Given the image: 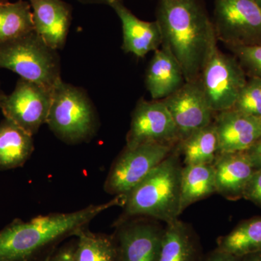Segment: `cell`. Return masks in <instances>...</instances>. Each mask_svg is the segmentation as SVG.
<instances>
[{"label":"cell","mask_w":261,"mask_h":261,"mask_svg":"<svg viewBox=\"0 0 261 261\" xmlns=\"http://www.w3.org/2000/svg\"><path fill=\"white\" fill-rule=\"evenodd\" d=\"M156 20L167 48L181 66L187 82L200 79L217 47L214 22L200 0H159Z\"/></svg>","instance_id":"obj_1"},{"label":"cell","mask_w":261,"mask_h":261,"mask_svg":"<svg viewBox=\"0 0 261 261\" xmlns=\"http://www.w3.org/2000/svg\"><path fill=\"white\" fill-rule=\"evenodd\" d=\"M126 195L106 203L70 213L38 216L28 221L15 219L0 230V261H34L43 251L65 238L76 236L92 220L113 206L124 205Z\"/></svg>","instance_id":"obj_2"},{"label":"cell","mask_w":261,"mask_h":261,"mask_svg":"<svg viewBox=\"0 0 261 261\" xmlns=\"http://www.w3.org/2000/svg\"><path fill=\"white\" fill-rule=\"evenodd\" d=\"M182 168L170 154L126 195L124 211L116 226L136 216H149L166 224L180 216Z\"/></svg>","instance_id":"obj_3"},{"label":"cell","mask_w":261,"mask_h":261,"mask_svg":"<svg viewBox=\"0 0 261 261\" xmlns=\"http://www.w3.org/2000/svg\"><path fill=\"white\" fill-rule=\"evenodd\" d=\"M0 69H8L23 80L53 90L61 79L58 50L33 31L0 43Z\"/></svg>","instance_id":"obj_4"},{"label":"cell","mask_w":261,"mask_h":261,"mask_svg":"<svg viewBox=\"0 0 261 261\" xmlns=\"http://www.w3.org/2000/svg\"><path fill=\"white\" fill-rule=\"evenodd\" d=\"M46 123L65 143L79 144L92 139L97 132L98 118L85 91L62 80L53 89Z\"/></svg>","instance_id":"obj_5"},{"label":"cell","mask_w":261,"mask_h":261,"mask_svg":"<svg viewBox=\"0 0 261 261\" xmlns=\"http://www.w3.org/2000/svg\"><path fill=\"white\" fill-rule=\"evenodd\" d=\"M247 74L234 56L216 47L201 72V87L214 112L231 109L247 83Z\"/></svg>","instance_id":"obj_6"},{"label":"cell","mask_w":261,"mask_h":261,"mask_svg":"<svg viewBox=\"0 0 261 261\" xmlns=\"http://www.w3.org/2000/svg\"><path fill=\"white\" fill-rule=\"evenodd\" d=\"M213 22L227 47L261 42V8L252 0H214Z\"/></svg>","instance_id":"obj_7"},{"label":"cell","mask_w":261,"mask_h":261,"mask_svg":"<svg viewBox=\"0 0 261 261\" xmlns=\"http://www.w3.org/2000/svg\"><path fill=\"white\" fill-rule=\"evenodd\" d=\"M173 145L149 143L125 148L111 166L105 191L126 195L172 152Z\"/></svg>","instance_id":"obj_8"},{"label":"cell","mask_w":261,"mask_h":261,"mask_svg":"<svg viewBox=\"0 0 261 261\" xmlns=\"http://www.w3.org/2000/svg\"><path fill=\"white\" fill-rule=\"evenodd\" d=\"M53 92L51 89L20 78L12 93L3 95L0 110L5 118L34 137L41 126L47 123Z\"/></svg>","instance_id":"obj_9"},{"label":"cell","mask_w":261,"mask_h":261,"mask_svg":"<svg viewBox=\"0 0 261 261\" xmlns=\"http://www.w3.org/2000/svg\"><path fill=\"white\" fill-rule=\"evenodd\" d=\"M176 142H179L177 128L163 101L140 99L132 113L126 147L149 143L173 145Z\"/></svg>","instance_id":"obj_10"},{"label":"cell","mask_w":261,"mask_h":261,"mask_svg":"<svg viewBox=\"0 0 261 261\" xmlns=\"http://www.w3.org/2000/svg\"><path fill=\"white\" fill-rule=\"evenodd\" d=\"M161 100L172 117L178 130L179 142L213 123L214 112L199 80L185 82L176 92Z\"/></svg>","instance_id":"obj_11"},{"label":"cell","mask_w":261,"mask_h":261,"mask_svg":"<svg viewBox=\"0 0 261 261\" xmlns=\"http://www.w3.org/2000/svg\"><path fill=\"white\" fill-rule=\"evenodd\" d=\"M214 123L219 154L245 152L261 137L259 119L233 108L218 113Z\"/></svg>","instance_id":"obj_12"},{"label":"cell","mask_w":261,"mask_h":261,"mask_svg":"<svg viewBox=\"0 0 261 261\" xmlns=\"http://www.w3.org/2000/svg\"><path fill=\"white\" fill-rule=\"evenodd\" d=\"M29 1L34 32L53 49H63L71 23V7L63 0Z\"/></svg>","instance_id":"obj_13"},{"label":"cell","mask_w":261,"mask_h":261,"mask_svg":"<svg viewBox=\"0 0 261 261\" xmlns=\"http://www.w3.org/2000/svg\"><path fill=\"white\" fill-rule=\"evenodd\" d=\"M117 243L121 261L159 260L163 230L144 221L118 225Z\"/></svg>","instance_id":"obj_14"},{"label":"cell","mask_w":261,"mask_h":261,"mask_svg":"<svg viewBox=\"0 0 261 261\" xmlns=\"http://www.w3.org/2000/svg\"><path fill=\"white\" fill-rule=\"evenodd\" d=\"M109 6L121 20L123 29L122 49L125 53L143 58L149 51L157 50L162 45V33L157 20L145 21L137 18L123 0H113Z\"/></svg>","instance_id":"obj_15"},{"label":"cell","mask_w":261,"mask_h":261,"mask_svg":"<svg viewBox=\"0 0 261 261\" xmlns=\"http://www.w3.org/2000/svg\"><path fill=\"white\" fill-rule=\"evenodd\" d=\"M213 166L216 192L231 200L243 197L247 183L256 171L246 152L219 154Z\"/></svg>","instance_id":"obj_16"},{"label":"cell","mask_w":261,"mask_h":261,"mask_svg":"<svg viewBox=\"0 0 261 261\" xmlns=\"http://www.w3.org/2000/svg\"><path fill=\"white\" fill-rule=\"evenodd\" d=\"M186 82L177 61L167 48L154 51L146 71L145 84L153 100L169 97Z\"/></svg>","instance_id":"obj_17"},{"label":"cell","mask_w":261,"mask_h":261,"mask_svg":"<svg viewBox=\"0 0 261 261\" xmlns=\"http://www.w3.org/2000/svg\"><path fill=\"white\" fill-rule=\"evenodd\" d=\"M34 151L33 136L13 121L5 118L0 123V170L22 167Z\"/></svg>","instance_id":"obj_18"},{"label":"cell","mask_w":261,"mask_h":261,"mask_svg":"<svg viewBox=\"0 0 261 261\" xmlns=\"http://www.w3.org/2000/svg\"><path fill=\"white\" fill-rule=\"evenodd\" d=\"M158 261H200V248L191 228L178 219L163 229Z\"/></svg>","instance_id":"obj_19"},{"label":"cell","mask_w":261,"mask_h":261,"mask_svg":"<svg viewBox=\"0 0 261 261\" xmlns=\"http://www.w3.org/2000/svg\"><path fill=\"white\" fill-rule=\"evenodd\" d=\"M216 192L213 164L189 165L182 168L180 214L187 207Z\"/></svg>","instance_id":"obj_20"},{"label":"cell","mask_w":261,"mask_h":261,"mask_svg":"<svg viewBox=\"0 0 261 261\" xmlns=\"http://www.w3.org/2000/svg\"><path fill=\"white\" fill-rule=\"evenodd\" d=\"M179 148L185 166L213 164L219 154L217 132L214 122L180 141Z\"/></svg>","instance_id":"obj_21"},{"label":"cell","mask_w":261,"mask_h":261,"mask_svg":"<svg viewBox=\"0 0 261 261\" xmlns=\"http://www.w3.org/2000/svg\"><path fill=\"white\" fill-rule=\"evenodd\" d=\"M34 31L29 0H0V43Z\"/></svg>","instance_id":"obj_22"},{"label":"cell","mask_w":261,"mask_h":261,"mask_svg":"<svg viewBox=\"0 0 261 261\" xmlns=\"http://www.w3.org/2000/svg\"><path fill=\"white\" fill-rule=\"evenodd\" d=\"M218 249L243 257L261 252V217L246 220L218 241Z\"/></svg>","instance_id":"obj_23"},{"label":"cell","mask_w":261,"mask_h":261,"mask_svg":"<svg viewBox=\"0 0 261 261\" xmlns=\"http://www.w3.org/2000/svg\"><path fill=\"white\" fill-rule=\"evenodd\" d=\"M75 261H121L116 239L92 232L87 227L76 234Z\"/></svg>","instance_id":"obj_24"},{"label":"cell","mask_w":261,"mask_h":261,"mask_svg":"<svg viewBox=\"0 0 261 261\" xmlns=\"http://www.w3.org/2000/svg\"><path fill=\"white\" fill-rule=\"evenodd\" d=\"M233 109L247 116L261 118V80L250 77L240 92Z\"/></svg>","instance_id":"obj_25"},{"label":"cell","mask_w":261,"mask_h":261,"mask_svg":"<svg viewBox=\"0 0 261 261\" xmlns=\"http://www.w3.org/2000/svg\"><path fill=\"white\" fill-rule=\"evenodd\" d=\"M227 47L232 51L247 75L261 80V42Z\"/></svg>","instance_id":"obj_26"},{"label":"cell","mask_w":261,"mask_h":261,"mask_svg":"<svg viewBox=\"0 0 261 261\" xmlns=\"http://www.w3.org/2000/svg\"><path fill=\"white\" fill-rule=\"evenodd\" d=\"M243 197L261 207V168L257 169L250 178Z\"/></svg>","instance_id":"obj_27"},{"label":"cell","mask_w":261,"mask_h":261,"mask_svg":"<svg viewBox=\"0 0 261 261\" xmlns=\"http://www.w3.org/2000/svg\"><path fill=\"white\" fill-rule=\"evenodd\" d=\"M41 261H75V247H65Z\"/></svg>","instance_id":"obj_28"},{"label":"cell","mask_w":261,"mask_h":261,"mask_svg":"<svg viewBox=\"0 0 261 261\" xmlns=\"http://www.w3.org/2000/svg\"><path fill=\"white\" fill-rule=\"evenodd\" d=\"M245 152L251 160L255 169H260L261 168V137Z\"/></svg>","instance_id":"obj_29"},{"label":"cell","mask_w":261,"mask_h":261,"mask_svg":"<svg viewBox=\"0 0 261 261\" xmlns=\"http://www.w3.org/2000/svg\"><path fill=\"white\" fill-rule=\"evenodd\" d=\"M204 261H241V257L216 249Z\"/></svg>","instance_id":"obj_30"},{"label":"cell","mask_w":261,"mask_h":261,"mask_svg":"<svg viewBox=\"0 0 261 261\" xmlns=\"http://www.w3.org/2000/svg\"><path fill=\"white\" fill-rule=\"evenodd\" d=\"M241 261H261V252L245 255L241 257Z\"/></svg>","instance_id":"obj_31"},{"label":"cell","mask_w":261,"mask_h":261,"mask_svg":"<svg viewBox=\"0 0 261 261\" xmlns=\"http://www.w3.org/2000/svg\"><path fill=\"white\" fill-rule=\"evenodd\" d=\"M84 4H99L110 5L113 0H76Z\"/></svg>","instance_id":"obj_32"},{"label":"cell","mask_w":261,"mask_h":261,"mask_svg":"<svg viewBox=\"0 0 261 261\" xmlns=\"http://www.w3.org/2000/svg\"><path fill=\"white\" fill-rule=\"evenodd\" d=\"M252 1H253L255 4L258 5V6L261 8V0H252Z\"/></svg>","instance_id":"obj_33"},{"label":"cell","mask_w":261,"mask_h":261,"mask_svg":"<svg viewBox=\"0 0 261 261\" xmlns=\"http://www.w3.org/2000/svg\"><path fill=\"white\" fill-rule=\"evenodd\" d=\"M5 93L3 92L1 89V86H0V102H1L2 98H3V95H4Z\"/></svg>","instance_id":"obj_34"},{"label":"cell","mask_w":261,"mask_h":261,"mask_svg":"<svg viewBox=\"0 0 261 261\" xmlns=\"http://www.w3.org/2000/svg\"><path fill=\"white\" fill-rule=\"evenodd\" d=\"M259 121H260V125H261V118H260V119H259Z\"/></svg>","instance_id":"obj_35"}]
</instances>
